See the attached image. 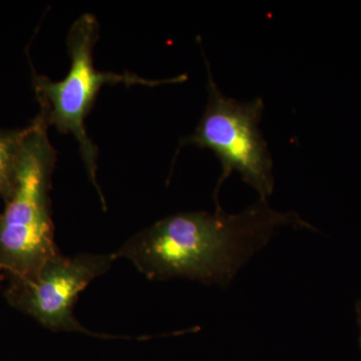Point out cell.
<instances>
[{
	"label": "cell",
	"instance_id": "6da1fadb",
	"mask_svg": "<svg viewBox=\"0 0 361 361\" xmlns=\"http://www.w3.org/2000/svg\"><path fill=\"white\" fill-rule=\"evenodd\" d=\"M314 230L295 212H278L259 199L237 214L187 212L158 221L116 253L147 278L198 280L229 286L239 270L281 227Z\"/></svg>",
	"mask_w": 361,
	"mask_h": 361
},
{
	"label": "cell",
	"instance_id": "7a4b0ae2",
	"mask_svg": "<svg viewBox=\"0 0 361 361\" xmlns=\"http://www.w3.org/2000/svg\"><path fill=\"white\" fill-rule=\"evenodd\" d=\"M47 128L40 115L25 128L13 193L0 215V268L9 279L35 276L59 254L49 203L56 157Z\"/></svg>",
	"mask_w": 361,
	"mask_h": 361
},
{
	"label": "cell",
	"instance_id": "3957f363",
	"mask_svg": "<svg viewBox=\"0 0 361 361\" xmlns=\"http://www.w3.org/2000/svg\"><path fill=\"white\" fill-rule=\"evenodd\" d=\"M99 37V25L92 14L85 13L71 25L68 37L71 68L59 82H52L45 75L33 71L32 85L40 106L39 115L47 126H54L61 133L75 135L80 146L87 174L104 203L97 183V149L85 130V120L94 106L97 94L104 85H141L156 87L161 84L185 82L180 75L164 80H147L134 73H115L97 71L94 66L92 51Z\"/></svg>",
	"mask_w": 361,
	"mask_h": 361
},
{
	"label": "cell",
	"instance_id": "277c9868",
	"mask_svg": "<svg viewBox=\"0 0 361 361\" xmlns=\"http://www.w3.org/2000/svg\"><path fill=\"white\" fill-rule=\"evenodd\" d=\"M208 102L193 134L180 141V146L193 145L214 152L222 173L214 191L216 209H221L218 194L232 173L250 185L262 200L274 190L273 159L267 142L259 129L265 104L261 97L242 102L225 96L214 80L206 59Z\"/></svg>",
	"mask_w": 361,
	"mask_h": 361
},
{
	"label": "cell",
	"instance_id": "5b68a950",
	"mask_svg": "<svg viewBox=\"0 0 361 361\" xmlns=\"http://www.w3.org/2000/svg\"><path fill=\"white\" fill-rule=\"evenodd\" d=\"M116 258V254H80L75 257L59 254L35 276L11 279L4 295L14 308L47 329L89 334L75 320L73 305L80 292L110 269Z\"/></svg>",
	"mask_w": 361,
	"mask_h": 361
},
{
	"label": "cell",
	"instance_id": "8992f818",
	"mask_svg": "<svg viewBox=\"0 0 361 361\" xmlns=\"http://www.w3.org/2000/svg\"><path fill=\"white\" fill-rule=\"evenodd\" d=\"M25 129L0 130V197L4 202L13 193L16 161Z\"/></svg>",
	"mask_w": 361,
	"mask_h": 361
},
{
	"label": "cell",
	"instance_id": "52a82bcc",
	"mask_svg": "<svg viewBox=\"0 0 361 361\" xmlns=\"http://www.w3.org/2000/svg\"><path fill=\"white\" fill-rule=\"evenodd\" d=\"M356 313H357L358 325L360 329V345H361V300L356 303Z\"/></svg>",
	"mask_w": 361,
	"mask_h": 361
},
{
	"label": "cell",
	"instance_id": "ba28073f",
	"mask_svg": "<svg viewBox=\"0 0 361 361\" xmlns=\"http://www.w3.org/2000/svg\"><path fill=\"white\" fill-rule=\"evenodd\" d=\"M4 270L0 268V283H1L2 280H4Z\"/></svg>",
	"mask_w": 361,
	"mask_h": 361
}]
</instances>
